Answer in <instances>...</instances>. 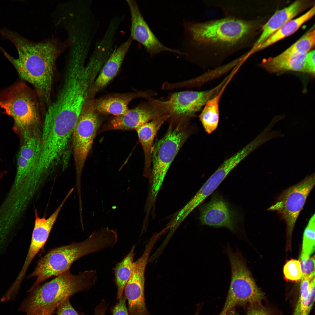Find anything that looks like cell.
<instances>
[{"instance_id": "obj_9", "label": "cell", "mask_w": 315, "mask_h": 315, "mask_svg": "<svg viewBox=\"0 0 315 315\" xmlns=\"http://www.w3.org/2000/svg\"><path fill=\"white\" fill-rule=\"evenodd\" d=\"M315 183L314 173L284 191L268 209L269 211H277L284 220L289 239H291L297 219Z\"/></svg>"}, {"instance_id": "obj_26", "label": "cell", "mask_w": 315, "mask_h": 315, "mask_svg": "<svg viewBox=\"0 0 315 315\" xmlns=\"http://www.w3.org/2000/svg\"><path fill=\"white\" fill-rule=\"evenodd\" d=\"M311 279L301 278L299 299L294 315H308L307 307Z\"/></svg>"}, {"instance_id": "obj_38", "label": "cell", "mask_w": 315, "mask_h": 315, "mask_svg": "<svg viewBox=\"0 0 315 315\" xmlns=\"http://www.w3.org/2000/svg\"><path fill=\"white\" fill-rule=\"evenodd\" d=\"M54 312H43L39 315H52Z\"/></svg>"}, {"instance_id": "obj_21", "label": "cell", "mask_w": 315, "mask_h": 315, "mask_svg": "<svg viewBox=\"0 0 315 315\" xmlns=\"http://www.w3.org/2000/svg\"><path fill=\"white\" fill-rule=\"evenodd\" d=\"M135 246L134 245L126 256L118 263L114 268V280L117 288V299L123 294L125 286L133 271L135 265L134 261Z\"/></svg>"}, {"instance_id": "obj_8", "label": "cell", "mask_w": 315, "mask_h": 315, "mask_svg": "<svg viewBox=\"0 0 315 315\" xmlns=\"http://www.w3.org/2000/svg\"><path fill=\"white\" fill-rule=\"evenodd\" d=\"M94 110L93 106L87 101L72 136L77 188L81 187L82 170L99 126V119Z\"/></svg>"}, {"instance_id": "obj_39", "label": "cell", "mask_w": 315, "mask_h": 315, "mask_svg": "<svg viewBox=\"0 0 315 315\" xmlns=\"http://www.w3.org/2000/svg\"></svg>"}, {"instance_id": "obj_5", "label": "cell", "mask_w": 315, "mask_h": 315, "mask_svg": "<svg viewBox=\"0 0 315 315\" xmlns=\"http://www.w3.org/2000/svg\"><path fill=\"white\" fill-rule=\"evenodd\" d=\"M187 126V122L171 120L165 134L153 145L148 198L151 205L156 201L170 165L190 134Z\"/></svg>"}, {"instance_id": "obj_3", "label": "cell", "mask_w": 315, "mask_h": 315, "mask_svg": "<svg viewBox=\"0 0 315 315\" xmlns=\"http://www.w3.org/2000/svg\"><path fill=\"white\" fill-rule=\"evenodd\" d=\"M118 240L117 235L114 230L102 228L93 232L82 242L50 250L38 261L34 271L27 277L37 276L29 290L36 288L51 277L57 276L69 270L74 262L83 256L113 248Z\"/></svg>"}, {"instance_id": "obj_37", "label": "cell", "mask_w": 315, "mask_h": 315, "mask_svg": "<svg viewBox=\"0 0 315 315\" xmlns=\"http://www.w3.org/2000/svg\"><path fill=\"white\" fill-rule=\"evenodd\" d=\"M0 160H2L1 158H0ZM6 173L5 171H0V179L2 178L4 176V174Z\"/></svg>"}, {"instance_id": "obj_1", "label": "cell", "mask_w": 315, "mask_h": 315, "mask_svg": "<svg viewBox=\"0 0 315 315\" xmlns=\"http://www.w3.org/2000/svg\"><path fill=\"white\" fill-rule=\"evenodd\" d=\"M253 23L228 17L204 21L184 20L181 51L187 60L201 67L217 66L247 47Z\"/></svg>"}, {"instance_id": "obj_33", "label": "cell", "mask_w": 315, "mask_h": 315, "mask_svg": "<svg viewBox=\"0 0 315 315\" xmlns=\"http://www.w3.org/2000/svg\"><path fill=\"white\" fill-rule=\"evenodd\" d=\"M315 298V277L312 279L310 283V291L308 298L307 313L308 314L312 308Z\"/></svg>"}, {"instance_id": "obj_7", "label": "cell", "mask_w": 315, "mask_h": 315, "mask_svg": "<svg viewBox=\"0 0 315 315\" xmlns=\"http://www.w3.org/2000/svg\"><path fill=\"white\" fill-rule=\"evenodd\" d=\"M231 269L230 284L224 307L220 314L234 308L257 301H262L264 294L258 288L247 268L242 255L229 246L225 249Z\"/></svg>"}, {"instance_id": "obj_19", "label": "cell", "mask_w": 315, "mask_h": 315, "mask_svg": "<svg viewBox=\"0 0 315 315\" xmlns=\"http://www.w3.org/2000/svg\"><path fill=\"white\" fill-rule=\"evenodd\" d=\"M315 5L305 13L296 19H292L284 25L262 43L252 48L249 52L250 55L264 49L295 32L304 23L314 15Z\"/></svg>"}, {"instance_id": "obj_18", "label": "cell", "mask_w": 315, "mask_h": 315, "mask_svg": "<svg viewBox=\"0 0 315 315\" xmlns=\"http://www.w3.org/2000/svg\"><path fill=\"white\" fill-rule=\"evenodd\" d=\"M307 53L282 55L264 59L260 66L268 72L273 74L286 71L303 72Z\"/></svg>"}, {"instance_id": "obj_13", "label": "cell", "mask_w": 315, "mask_h": 315, "mask_svg": "<svg viewBox=\"0 0 315 315\" xmlns=\"http://www.w3.org/2000/svg\"><path fill=\"white\" fill-rule=\"evenodd\" d=\"M201 224L214 228H225L235 232L237 229L239 214L218 194L212 196L210 201L199 207Z\"/></svg>"}, {"instance_id": "obj_24", "label": "cell", "mask_w": 315, "mask_h": 315, "mask_svg": "<svg viewBox=\"0 0 315 315\" xmlns=\"http://www.w3.org/2000/svg\"><path fill=\"white\" fill-rule=\"evenodd\" d=\"M314 27L309 30L296 42L280 54L289 55L307 53L315 46Z\"/></svg>"}, {"instance_id": "obj_25", "label": "cell", "mask_w": 315, "mask_h": 315, "mask_svg": "<svg viewBox=\"0 0 315 315\" xmlns=\"http://www.w3.org/2000/svg\"><path fill=\"white\" fill-rule=\"evenodd\" d=\"M315 214L311 217L303 233L302 248L300 260L310 257L315 250Z\"/></svg>"}, {"instance_id": "obj_29", "label": "cell", "mask_w": 315, "mask_h": 315, "mask_svg": "<svg viewBox=\"0 0 315 315\" xmlns=\"http://www.w3.org/2000/svg\"><path fill=\"white\" fill-rule=\"evenodd\" d=\"M247 315H272L270 311L264 306L262 301H257L248 304Z\"/></svg>"}, {"instance_id": "obj_35", "label": "cell", "mask_w": 315, "mask_h": 315, "mask_svg": "<svg viewBox=\"0 0 315 315\" xmlns=\"http://www.w3.org/2000/svg\"><path fill=\"white\" fill-rule=\"evenodd\" d=\"M219 315H238L236 312L235 308L229 309L225 312L224 313L222 314H220Z\"/></svg>"}, {"instance_id": "obj_17", "label": "cell", "mask_w": 315, "mask_h": 315, "mask_svg": "<svg viewBox=\"0 0 315 315\" xmlns=\"http://www.w3.org/2000/svg\"><path fill=\"white\" fill-rule=\"evenodd\" d=\"M131 38L116 49L110 55L94 83L96 91L105 86L118 71L132 43Z\"/></svg>"}, {"instance_id": "obj_27", "label": "cell", "mask_w": 315, "mask_h": 315, "mask_svg": "<svg viewBox=\"0 0 315 315\" xmlns=\"http://www.w3.org/2000/svg\"><path fill=\"white\" fill-rule=\"evenodd\" d=\"M283 273L287 280L298 281L301 280L302 273L300 261L295 259L288 261L284 266Z\"/></svg>"}, {"instance_id": "obj_14", "label": "cell", "mask_w": 315, "mask_h": 315, "mask_svg": "<svg viewBox=\"0 0 315 315\" xmlns=\"http://www.w3.org/2000/svg\"><path fill=\"white\" fill-rule=\"evenodd\" d=\"M69 197L68 195H66L56 209L47 218L39 217L36 210H35V221L31 243L23 265L16 278L18 281H22L32 260L44 246L61 209Z\"/></svg>"}, {"instance_id": "obj_28", "label": "cell", "mask_w": 315, "mask_h": 315, "mask_svg": "<svg viewBox=\"0 0 315 315\" xmlns=\"http://www.w3.org/2000/svg\"><path fill=\"white\" fill-rule=\"evenodd\" d=\"M299 261L302 273L301 278L312 279L315 275L314 255L307 259L300 260Z\"/></svg>"}, {"instance_id": "obj_10", "label": "cell", "mask_w": 315, "mask_h": 315, "mask_svg": "<svg viewBox=\"0 0 315 315\" xmlns=\"http://www.w3.org/2000/svg\"><path fill=\"white\" fill-rule=\"evenodd\" d=\"M225 84L223 80L216 87L209 90L186 91L171 94L167 100L170 109L169 118L188 121L200 110L209 100L216 94Z\"/></svg>"}, {"instance_id": "obj_6", "label": "cell", "mask_w": 315, "mask_h": 315, "mask_svg": "<svg viewBox=\"0 0 315 315\" xmlns=\"http://www.w3.org/2000/svg\"><path fill=\"white\" fill-rule=\"evenodd\" d=\"M40 104L34 90L23 82L16 83L0 92V107L13 118V129L18 136L37 124Z\"/></svg>"}, {"instance_id": "obj_11", "label": "cell", "mask_w": 315, "mask_h": 315, "mask_svg": "<svg viewBox=\"0 0 315 315\" xmlns=\"http://www.w3.org/2000/svg\"><path fill=\"white\" fill-rule=\"evenodd\" d=\"M167 101L149 98L147 102L132 109L124 114L113 118L110 122L112 129L132 130L161 116L168 114Z\"/></svg>"}, {"instance_id": "obj_31", "label": "cell", "mask_w": 315, "mask_h": 315, "mask_svg": "<svg viewBox=\"0 0 315 315\" xmlns=\"http://www.w3.org/2000/svg\"><path fill=\"white\" fill-rule=\"evenodd\" d=\"M315 50L308 52L306 55L304 66V73L315 77Z\"/></svg>"}, {"instance_id": "obj_20", "label": "cell", "mask_w": 315, "mask_h": 315, "mask_svg": "<svg viewBox=\"0 0 315 315\" xmlns=\"http://www.w3.org/2000/svg\"><path fill=\"white\" fill-rule=\"evenodd\" d=\"M230 172L228 168L220 165L188 202L190 206L195 209L200 205L212 194Z\"/></svg>"}, {"instance_id": "obj_4", "label": "cell", "mask_w": 315, "mask_h": 315, "mask_svg": "<svg viewBox=\"0 0 315 315\" xmlns=\"http://www.w3.org/2000/svg\"><path fill=\"white\" fill-rule=\"evenodd\" d=\"M97 279L95 270L81 272L77 274L67 270L51 280L29 290L19 310L26 315H39L54 312L58 306L74 295L90 289Z\"/></svg>"}, {"instance_id": "obj_32", "label": "cell", "mask_w": 315, "mask_h": 315, "mask_svg": "<svg viewBox=\"0 0 315 315\" xmlns=\"http://www.w3.org/2000/svg\"><path fill=\"white\" fill-rule=\"evenodd\" d=\"M126 300L125 294H123L118 303L113 309L112 315H129L126 304Z\"/></svg>"}, {"instance_id": "obj_23", "label": "cell", "mask_w": 315, "mask_h": 315, "mask_svg": "<svg viewBox=\"0 0 315 315\" xmlns=\"http://www.w3.org/2000/svg\"><path fill=\"white\" fill-rule=\"evenodd\" d=\"M131 100V97H127L105 98L98 101L94 108L100 113L118 116L124 114L129 110V104Z\"/></svg>"}, {"instance_id": "obj_30", "label": "cell", "mask_w": 315, "mask_h": 315, "mask_svg": "<svg viewBox=\"0 0 315 315\" xmlns=\"http://www.w3.org/2000/svg\"><path fill=\"white\" fill-rule=\"evenodd\" d=\"M70 299L65 300L58 306L55 310L57 315H83L74 308L70 303Z\"/></svg>"}, {"instance_id": "obj_22", "label": "cell", "mask_w": 315, "mask_h": 315, "mask_svg": "<svg viewBox=\"0 0 315 315\" xmlns=\"http://www.w3.org/2000/svg\"><path fill=\"white\" fill-rule=\"evenodd\" d=\"M228 84H226L216 94L207 102L199 116L204 128L208 134L211 133L217 127L219 120V102Z\"/></svg>"}, {"instance_id": "obj_16", "label": "cell", "mask_w": 315, "mask_h": 315, "mask_svg": "<svg viewBox=\"0 0 315 315\" xmlns=\"http://www.w3.org/2000/svg\"><path fill=\"white\" fill-rule=\"evenodd\" d=\"M169 114L157 118L142 125L136 130L144 155V171L145 175L150 173L152 154L154 138L161 126L169 119Z\"/></svg>"}, {"instance_id": "obj_34", "label": "cell", "mask_w": 315, "mask_h": 315, "mask_svg": "<svg viewBox=\"0 0 315 315\" xmlns=\"http://www.w3.org/2000/svg\"><path fill=\"white\" fill-rule=\"evenodd\" d=\"M108 307V304L105 301L102 300L100 304L95 308L94 315H106Z\"/></svg>"}, {"instance_id": "obj_15", "label": "cell", "mask_w": 315, "mask_h": 315, "mask_svg": "<svg viewBox=\"0 0 315 315\" xmlns=\"http://www.w3.org/2000/svg\"><path fill=\"white\" fill-rule=\"evenodd\" d=\"M314 3L306 0L296 1L288 6L277 10L262 27V33L254 43L252 48L264 41L287 22Z\"/></svg>"}, {"instance_id": "obj_36", "label": "cell", "mask_w": 315, "mask_h": 315, "mask_svg": "<svg viewBox=\"0 0 315 315\" xmlns=\"http://www.w3.org/2000/svg\"><path fill=\"white\" fill-rule=\"evenodd\" d=\"M201 305L200 304H199L197 306V309L196 313L194 315H199L200 313V311L201 308Z\"/></svg>"}, {"instance_id": "obj_12", "label": "cell", "mask_w": 315, "mask_h": 315, "mask_svg": "<svg viewBox=\"0 0 315 315\" xmlns=\"http://www.w3.org/2000/svg\"><path fill=\"white\" fill-rule=\"evenodd\" d=\"M127 1L131 13V38L132 40L141 44L151 57L163 52L183 55L181 50L167 47L160 41L144 18L135 1L128 0Z\"/></svg>"}, {"instance_id": "obj_2", "label": "cell", "mask_w": 315, "mask_h": 315, "mask_svg": "<svg viewBox=\"0 0 315 315\" xmlns=\"http://www.w3.org/2000/svg\"><path fill=\"white\" fill-rule=\"evenodd\" d=\"M0 34L15 45L18 55L15 59L0 47V50L15 68L20 78L31 84L40 104L47 108L51 101L56 59L61 48L56 42L34 43L17 32L6 28Z\"/></svg>"}]
</instances>
